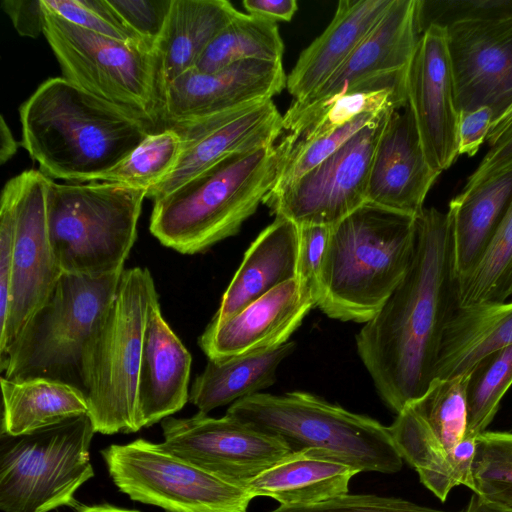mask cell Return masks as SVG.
<instances>
[{"instance_id":"cell-1","label":"cell","mask_w":512,"mask_h":512,"mask_svg":"<svg viewBox=\"0 0 512 512\" xmlns=\"http://www.w3.org/2000/svg\"><path fill=\"white\" fill-rule=\"evenodd\" d=\"M416 233L406 275L356 336L358 355L378 395L396 414L427 391L446 327L459 308L447 212L424 208Z\"/></svg>"},{"instance_id":"cell-2","label":"cell","mask_w":512,"mask_h":512,"mask_svg":"<svg viewBox=\"0 0 512 512\" xmlns=\"http://www.w3.org/2000/svg\"><path fill=\"white\" fill-rule=\"evenodd\" d=\"M21 146L40 172L73 183L95 182L158 128L64 77L45 80L21 104Z\"/></svg>"},{"instance_id":"cell-3","label":"cell","mask_w":512,"mask_h":512,"mask_svg":"<svg viewBox=\"0 0 512 512\" xmlns=\"http://www.w3.org/2000/svg\"><path fill=\"white\" fill-rule=\"evenodd\" d=\"M290 150L281 137L229 157L154 200L151 234L162 245L188 255L235 235L274 187Z\"/></svg>"},{"instance_id":"cell-4","label":"cell","mask_w":512,"mask_h":512,"mask_svg":"<svg viewBox=\"0 0 512 512\" xmlns=\"http://www.w3.org/2000/svg\"><path fill=\"white\" fill-rule=\"evenodd\" d=\"M416 218L364 203L331 227L317 306L330 318L366 323L406 275Z\"/></svg>"},{"instance_id":"cell-5","label":"cell","mask_w":512,"mask_h":512,"mask_svg":"<svg viewBox=\"0 0 512 512\" xmlns=\"http://www.w3.org/2000/svg\"><path fill=\"white\" fill-rule=\"evenodd\" d=\"M158 298L147 268L124 269L116 293L87 339L81 388L96 433H135L138 380L148 311Z\"/></svg>"},{"instance_id":"cell-6","label":"cell","mask_w":512,"mask_h":512,"mask_svg":"<svg viewBox=\"0 0 512 512\" xmlns=\"http://www.w3.org/2000/svg\"><path fill=\"white\" fill-rule=\"evenodd\" d=\"M226 415L280 437L293 452L312 450L358 473L393 474L402 468L389 427L310 393H257L235 401Z\"/></svg>"},{"instance_id":"cell-7","label":"cell","mask_w":512,"mask_h":512,"mask_svg":"<svg viewBox=\"0 0 512 512\" xmlns=\"http://www.w3.org/2000/svg\"><path fill=\"white\" fill-rule=\"evenodd\" d=\"M147 190L116 183H47L50 243L63 273H121L137 238Z\"/></svg>"},{"instance_id":"cell-8","label":"cell","mask_w":512,"mask_h":512,"mask_svg":"<svg viewBox=\"0 0 512 512\" xmlns=\"http://www.w3.org/2000/svg\"><path fill=\"white\" fill-rule=\"evenodd\" d=\"M122 272L104 276L63 273L46 302L0 353L1 377L47 378L82 390L84 345L111 303Z\"/></svg>"},{"instance_id":"cell-9","label":"cell","mask_w":512,"mask_h":512,"mask_svg":"<svg viewBox=\"0 0 512 512\" xmlns=\"http://www.w3.org/2000/svg\"><path fill=\"white\" fill-rule=\"evenodd\" d=\"M95 433L89 413L28 434L0 433V509L78 511L75 493L94 476L89 449Z\"/></svg>"},{"instance_id":"cell-10","label":"cell","mask_w":512,"mask_h":512,"mask_svg":"<svg viewBox=\"0 0 512 512\" xmlns=\"http://www.w3.org/2000/svg\"><path fill=\"white\" fill-rule=\"evenodd\" d=\"M43 10V35L59 62L62 77L158 128L160 93L154 52L84 29Z\"/></svg>"},{"instance_id":"cell-11","label":"cell","mask_w":512,"mask_h":512,"mask_svg":"<svg viewBox=\"0 0 512 512\" xmlns=\"http://www.w3.org/2000/svg\"><path fill=\"white\" fill-rule=\"evenodd\" d=\"M101 454L121 492L167 512H247L253 499L246 489L141 438Z\"/></svg>"},{"instance_id":"cell-12","label":"cell","mask_w":512,"mask_h":512,"mask_svg":"<svg viewBox=\"0 0 512 512\" xmlns=\"http://www.w3.org/2000/svg\"><path fill=\"white\" fill-rule=\"evenodd\" d=\"M389 431L402 459L441 501L457 486L471 488L477 437L468 434L467 401L459 389H430L397 414Z\"/></svg>"},{"instance_id":"cell-13","label":"cell","mask_w":512,"mask_h":512,"mask_svg":"<svg viewBox=\"0 0 512 512\" xmlns=\"http://www.w3.org/2000/svg\"><path fill=\"white\" fill-rule=\"evenodd\" d=\"M385 110L335 153L264 202L275 216L298 226H334L367 201L377 144L391 115Z\"/></svg>"},{"instance_id":"cell-14","label":"cell","mask_w":512,"mask_h":512,"mask_svg":"<svg viewBox=\"0 0 512 512\" xmlns=\"http://www.w3.org/2000/svg\"><path fill=\"white\" fill-rule=\"evenodd\" d=\"M160 446L234 486L246 489L264 471L293 451L280 437L260 432L227 415L161 421Z\"/></svg>"},{"instance_id":"cell-15","label":"cell","mask_w":512,"mask_h":512,"mask_svg":"<svg viewBox=\"0 0 512 512\" xmlns=\"http://www.w3.org/2000/svg\"><path fill=\"white\" fill-rule=\"evenodd\" d=\"M420 35L418 0H393L346 62L312 94L293 101L282 115L283 132L297 134L340 95L405 76Z\"/></svg>"},{"instance_id":"cell-16","label":"cell","mask_w":512,"mask_h":512,"mask_svg":"<svg viewBox=\"0 0 512 512\" xmlns=\"http://www.w3.org/2000/svg\"><path fill=\"white\" fill-rule=\"evenodd\" d=\"M37 170L20 173L16 233L7 315L0 328V353L46 302L63 274L47 226V183Z\"/></svg>"},{"instance_id":"cell-17","label":"cell","mask_w":512,"mask_h":512,"mask_svg":"<svg viewBox=\"0 0 512 512\" xmlns=\"http://www.w3.org/2000/svg\"><path fill=\"white\" fill-rule=\"evenodd\" d=\"M181 140V154L171 173L147 192L159 199L217 163L278 141L282 115L272 100L170 126Z\"/></svg>"},{"instance_id":"cell-18","label":"cell","mask_w":512,"mask_h":512,"mask_svg":"<svg viewBox=\"0 0 512 512\" xmlns=\"http://www.w3.org/2000/svg\"><path fill=\"white\" fill-rule=\"evenodd\" d=\"M406 90L425 157L441 173L459 156V111L446 28L431 25L420 35L407 69Z\"/></svg>"},{"instance_id":"cell-19","label":"cell","mask_w":512,"mask_h":512,"mask_svg":"<svg viewBox=\"0 0 512 512\" xmlns=\"http://www.w3.org/2000/svg\"><path fill=\"white\" fill-rule=\"evenodd\" d=\"M446 34L458 111L488 106L498 120L512 107V17L455 23Z\"/></svg>"},{"instance_id":"cell-20","label":"cell","mask_w":512,"mask_h":512,"mask_svg":"<svg viewBox=\"0 0 512 512\" xmlns=\"http://www.w3.org/2000/svg\"><path fill=\"white\" fill-rule=\"evenodd\" d=\"M286 83L282 61L245 60L213 72L191 69L163 88L158 128L262 104Z\"/></svg>"},{"instance_id":"cell-21","label":"cell","mask_w":512,"mask_h":512,"mask_svg":"<svg viewBox=\"0 0 512 512\" xmlns=\"http://www.w3.org/2000/svg\"><path fill=\"white\" fill-rule=\"evenodd\" d=\"M441 173L429 165L412 110L407 103L394 110L374 154L367 201L417 218Z\"/></svg>"},{"instance_id":"cell-22","label":"cell","mask_w":512,"mask_h":512,"mask_svg":"<svg viewBox=\"0 0 512 512\" xmlns=\"http://www.w3.org/2000/svg\"><path fill=\"white\" fill-rule=\"evenodd\" d=\"M316 305L297 278L291 279L218 324H208L199 346L209 360L282 345Z\"/></svg>"},{"instance_id":"cell-23","label":"cell","mask_w":512,"mask_h":512,"mask_svg":"<svg viewBox=\"0 0 512 512\" xmlns=\"http://www.w3.org/2000/svg\"><path fill=\"white\" fill-rule=\"evenodd\" d=\"M192 357L162 316L158 298L148 311L138 380L140 427L181 410L189 400Z\"/></svg>"},{"instance_id":"cell-24","label":"cell","mask_w":512,"mask_h":512,"mask_svg":"<svg viewBox=\"0 0 512 512\" xmlns=\"http://www.w3.org/2000/svg\"><path fill=\"white\" fill-rule=\"evenodd\" d=\"M393 0H340L327 28L299 55L286 89L300 101L322 86L376 26Z\"/></svg>"},{"instance_id":"cell-25","label":"cell","mask_w":512,"mask_h":512,"mask_svg":"<svg viewBox=\"0 0 512 512\" xmlns=\"http://www.w3.org/2000/svg\"><path fill=\"white\" fill-rule=\"evenodd\" d=\"M299 226L276 216L251 243L209 324H218L279 285L296 278Z\"/></svg>"},{"instance_id":"cell-26","label":"cell","mask_w":512,"mask_h":512,"mask_svg":"<svg viewBox=\"0 0 512 512\" xmlns=\"http://www.w3.org/2000/svg\"><path fill=\"white\" fill-rule=\"evenodd\" d=\"M238 12L226 0H172L153 50L160 95L166 85L195 68L208 45Z\"/></svg>"},{"instance_id":"cell-27","label":"cell","mask_w":512,"mask_h":512,"mask_svg":"<svg viewBox=\"0 0 512 512\" xmlns=\"http://www.w3.org/2000/svg\"><path fill=\"white\" fill-rule=\"evenodd\" d=\"M358 471L312 450L290 455L256 477L246 488L253 497H269L282 506L317 504L349 493Z\"/></svg>"},{"instance_id":"cell-28","label":"cell","mask_w":512,"mask_h":512,"mask_svg":"<svg viewBox=\"0 0 512 512\" xmlns=\"http://www.w3.org/2000/svg\"><path fill=\"white\" fill-rule=\"evenodd\" d=\"M512 202V168L451 199L454 268L457 278L482 256Z\"/></svg>"},{"instance_id":"cell-29","label":"cell","mask_w":512,"mask_h":512,"mask_svg":"<svg viewBox=\"0 0 512 512\" xmlns=\"http://www.w3.org/2000/svg\"><path fill=\"white\" fill-rule=\"evenodd\" d=\"M512 345V301L458 308L441 344L435 378L469 371L480 359Z\"/></svg>"},{"instance_id":"cell-30","label":"cell","mask_w":512,"mask_h":512,"mask_svg":"<svg viewBox=\"0 0 512 512\" xmlns=\"http://www.w3.org/2000/svg\"><path fill=\"white\" fill-rule=\"evenodd\" d=\"M1 434H28L72 417L89 413L84 392L71 384L47 378H0Z\"/></svg>"},{"instance_id":"cell-31","label":"cell","mask_w":512,"mask_h":512,"mask_svg":"<svg viewBox=\"0 0 512 512\" xmlns=\"http://www.w3.org/2000/svg\"><path fill=\"white\" fill-rule=\"evenodd\" d=\"M295 349L288 341L277 347L209 360L198 375L189 393V401L199 413L208 414L215 408L257 394L273 385L280 363Z\"/></svg>"},{"instance_id":"cell-32","label":"cell","mask_w":512,"mask_h":512,"mask_svg":"<svg viewBox=\"0 0 512 512\" xmlns=\"http://www.w3.org/2000/svg\"><path fill=\"white\" fill-rule=\"evenodd\" d=\"M284 43L276 22L238 12L208 45L195 70L213 72L245 60L282 61Z\"/></svg>"},{"instance_id":"cell-33","label":"cell","mask_w":512,"mask_h":512,"mask_svg":"<svg viewBox=\"0 0 512 512\" xmlns=\"http://www.w3.org/2000/svg\"><path fill=\"white\" fill-rule=\"evenodd\" d=\"M512 296V202L474 267L458 278V307L503 302Z\"/></svg>"},{"instance_id":"cell-34","label":"cell","mask_w":512,"mask_h":512,"mask_svg":"<svg viewBox=\"0 0 512 512\" xmlns=\"http://www.w3.org/2000/svg\"><path fill=\"white\" fill-rule=\"evenodd\" d=\"M181 154L177 132L164 127L151 132L124 160L95 182H107L147 192L160 184L174 169Z\"/></svg>"},{"instance_id":"cell-35","label":"cell","mask_w":512,"mask_h":512,"mask_svg":"<svg viewBox=\"0 0 512 512\" xmlns=\"http://www.w3.org/2000/svg\"><path fill=\"white\" fill-rule=\"evenodd\" d=\"M487 504L512 512V431H485L476 438L471 488Z\"/></svg>"},{"instance_id":"cell-36","label":"cell","mask_w":512,"mask_h":512,"mask_svg":"<svg viewBox=\"0 0 512 512\" xmlns=\"http://www.w3.org/2000/svg\"><path fill=\"white\" fill-rule=\"evenodd\" d=\"M512 385V345L480 359L471 369L467 387L468 434L485 432Z\"/></svg>"},{"instance_id":"cell-37","label":"cell","mask_w":512,"mask_h":512,"mask_svg":"<svg viewBox=\"0 0 512 512\" xmlns=\"http://www.w3.org/2000/svg\"><path fill=\"white\" fill-rule=\"evenodd\" d=\"M41 4L45 9L84 29L153 51L127 26L109 0H41Z\"/></svg>"},{"instance_id":"cell-38","label":"cell","mask_w":512,"mask_h":512,"mask_svg":"<svg viewBox=\"0 0 512 512\" xmlns=\"http://www.w3.org/2000/svg\"><path fill=\"white\" fill-rule=\"evenodd\" d=\"M380 113L363 114L323 137L294 146L270 193L290 185L323 162Z\"/></svg>"},{"instance_id":"cell-39","label":"cell","mask_w":512,"mask_h":512,"mask_svg":"<svg viewBox=\"0 0 512 512\" xmlns=\"http://www.w3.org/2000/svg\"><path fill=\"white\" fill-rule=\"evenodd\" d=\"M512 17V0H418L420 32L431 25L444 28L466 21Z\"/></svg>"},{"instance_id":"cell-40","label":"cell","mask_w":512,"mask_h":512,"mask_svg":"<svg viewBox=\"0 0 512 512\" xmlns=\"http://www.w3.org/2000/svg\"><path fill=\"white\" fill-rule=\"evenodd\" d=\"M20 175L4 185L0 202V328L4 325L12 274Z\"/></svg>"},{"instance_id":"cell-41","label":"cell","mask_w":512,"mask_h":512,"mask_svg":"<svg viewBox=\"0 0 512 512\" xmlns=\"http://www.w3.org/2000/svg\"><path fill=\"white\" fill-rule=\"evenodd\" d=\"M270 512H450L433 509L396 497L345 494L317 504L282 506Z\"/></svg>"},{"instance_id":"cell-42","label":"cell","mask_w":512,"mask_h":512,"mask_svg":"<svg viewBox=\"0 0 512 512\" xmlns=\"http://www.w3.org/2000/svg\"><path fill=\"white\" fill-rule=\"evenodd\" d=\"M331 227L306 224L299 226V251L296 278L314 298L320 296V279Z\"/></svg>"},{"instance_id":"cell-43","label":"cell","mask_w":512,"mask_h":512,"mask_svg":"<svg viewBox=\"0 0 512 512\" xmlns=\"http://www.w3.org/2000/svg\"><path fill=\"white\" fill-rule=\"evenodd\" d=\"M109 3L127 26L154 50L172 0H109Z\"/></svg>"},{"instance_id":"cell-44","label":"cell","mask_w":512,"mask_h":512,"mask_svg":"<svg viewBox=\"0 0 512 512\" xmlns=\"http://www.w3.org/2000/svg\"><path fill=\"white\" fill-rule=\"evenodd\" d=\"M510 168H512V122L490 145V149L476 170L468 177L463 190L478 186Z\"/></svg>"},{"instance_id":"cell-45","label":"cell","mask_w":512,"mask_h":512,"mask_svg":"<svg viewBox=\"0 0 512 512\" xmlns=\"http://www.w3.org/2000/svg\"><path fill=\"white\" fill-rule=\"evenodd\" d=\"M494 113L488 106L459 112L458 154L474 156L487 139Z\"/></svg>"},{"instance_id":"cell-46","label":"cell","mask_w":512,"mask_h":512,"mask_svg":"<svg viewBox=\"0 0 512 512\" xmlns=\"http://www.w3.org/2000/svg\"><path fill=\"white\" fill-rule=\"evenodd\" d=\"M1 6L21 36L36 38L44 34L45 15L41 0H4Z\"/></svg>"},{"instance_id":"cell-47","label":"cell","mask_w":512,"mask_h":512,"mask_svg":"<svg viewBox=\"0 0 512 512\" xmlns=\"http://www.w3.org/2000/svg\"><path fill=\"white\" fill-rule=\"evenodd\" d=\"M247 14L271 21H290L298 10L295 0H244Z\"/></svg>"},{"instance_id":"cell-48","label":"cell","mask_w":512,"mask_h":512,"mask_svg":"<svg viewBox=\"0 0 512 512\" xmlns=\"http://www.w3.org/2000/svg\"><path fill=\"white\" fill-rule=\"evenodd\" d=\"M21 146L20 142H17L14 138L8 124L6 123L3 116L0 120V162L4 164L6 161L11 159Z\"/></svg>"},{"instance_id":"cell-49","label":"cell","mask_w":512,"mask_h":512,"mask_svg":"<svg viewBox=\"0 0 512 512\" xmlns=\"http://www.w3.org/2000/svg\"><path fill=\"white\" fill-rule=\"evenodd\" d=\"M512 122V107L502 115L498 120L494 121L487 135L488 144L491 145L501 132Z\"/></svg>"},{"instance_id":"cell-50","label":"cell","mask_w":512,"mask_h":512,"mask_svg":"<svg viewBox=\"0 0 512 512\" xmlns=\"http://www.w3.org/2000/svg\"><path fill=\"white\" fill-rule=\"evenodd\" d=\"M464 512H505L499 510L480 499L476 494L470 498V501Z\"/></svg>"},{"instance_id":"cell-51","label":"cell","mask_w":512,"mask_h":512,"mask_svg":"<svg viewBox=\"0 0 512 512\" xmlns=\"http://www.w3.org/2000/svg\"><path fill=\"white\" fill-rule=\"evenodd\" d=\"M77 512H140V511L123 509V508H118V507H115L112 505L103 504V505H94V506L82 505L81 508Z\"/></svg>"}]
</instances>
